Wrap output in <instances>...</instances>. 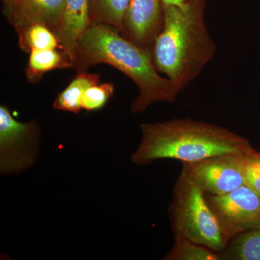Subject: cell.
<instances>
[{"label": "cell", "instance_id": "1", "mask_svg": "<svg viewBox=\"0 0 260 260\" xmlns=\"http://www.w3.org/2000/svg\"><path fill=\"white\" fill-rule=\"evenodd\" d=\"M142 140L131 161L146 166L156 160L173 159L182 162L254 151L250 143L226 128L189 119L140 124Z\"/></svg>", "mask_w": 260, "mask_h": 260}, {"label": "cell", "instance_id": "2", "mask_svg": "<svg viewBox=\"0 0 260 260\" xmlns=\"http://www.w3.org/2000/svg\"><path fill=\"white\" fill-rule=\"evenodd\" d=\"M205 0L164 8V25L155 40L153 62L179 92L201 73L216 47L205 22Z\"/></svg>", "mask_w": 260, "mask_h": 260}, {"label": "cell", "instance_id": "3", "mask_svg": "<svg viewBox=\"0 0 260 260\" xmlns=\"http://www.w3.org/2000/svg\"><path fill=\"white\" fill-rule=\"evenodd\" d=\"M77 54L85 64L111 65L136 84L139 94L131 105L134 114L144 112L155 102H173L180 93L170 80L158 74L146 49L126 40L104 24L89 26L80 38Z\"/></svg>", "mask_w": 260, "mask_h": 260}, {"label": "cell", "instance_id": "4", "mask_svg": "<svg viewBox=\"0 0 260 260\" xmlns=\"http://www.w3.org/2000/svg\"><path fill=\"white\" fill-rule=\"evenodd\" d=\"M169 213L174 239L185 238L218 253L230 240L205 191L182 171L173 189Z\"/></svg>", "mask_w": 260, "mask_h": 260}, {"label": "cell", "instance_id": "5", "mask_svg": "<svg viewBox=\"0 0 260 260\" xmlns=\"http://www.w3.org/2000/svg\"><path fill=\"white\" fill-rule=\"evenodd\" d=\"M40 134L32 121L22 123L8 108L0 107V172L20 174L34 165L39 155Z\"/></svg>", "mask_w": 260, "mask_h": 260}, {"label": "cell", "instance_id": "6", "mask_svg": "<svg viewBox=\"0 0 260 260\" xmlns=\"http://www.w3.org/2000/svg\"><path fill=\"white\" fill-rule=\"evenodd\" d=\"M246 154H228L182 162L185 173L206 194L221 195L244 185V157Z\"/></svg>", "mask_w": 260, "mask_h": 260}, {"label": "cell", "instance_id": "7", "mask_svg": "<svg viewBox=\"0 0 260 260\" xmlns=\"http://www.w3.org/2000/svg\"><path fill=\"white\" fill-rule=\"evenodd\" d=\"M205 195L230 239L239 233L260 226V196L246 184L226 194Z\"/></svg>", "mask_w": 260, "mask_h": 260}, {"label": "cell", "instance_id": "8", "mask_svg": "<svg viewBox=\"0 0 260 260\" xmlns=\"http://www.w3.org/2000/svg\"><path fill=\"white\" fill-rule=\"evenodd\" d=\"M161 0H130L124 17V28L132 42L141 47L156 39L164 25Z\"/></svg>", "mask_w": 260, "mask_h": 260}, {"label": "cell", "instance_id": "9", "mask_svg": "<svg viewBox=\"0 0 260 260\" xmlns=\"http://www.w3.org/2000/svg\"><path fill=\"white\" fill-rule=\"evenodd\" d=\"M89 10L90 0H65L62 18L56 28V38L71 61L76 59L80 38L91 25Z\"/></svg>", "mask_w": 260, "mask_h": 260}, {"label": "cell", "instance_id": "10", "mask_svg": "<svg viewBox=\"0 0 260 260\" xmlns=\"http://www.w3.org/2000/svg\"><path fill=\"white\" fill-rule=\"evenodd\" d=\"M65 0H23L15 10V26L27 28L34 24L59 26L64 13Z\"/></svg>", "mask_w": 260, "mask_h": 260}, {"label": "cell", "instance_id": "11", "mask_svg": "<svg viewBox=\"0 0 260 260\" xmlns=\"http://www.w3.org/2000/svg\"><path fill=\"white\" fill-rule=\"evenodd\" d=\"M219 255L220 260H260V226L233 237Z\"/></svg>", "mask_w": 260, "mask_h": 260}, {"label": "cell", "instance_id": "12", "mask_svg": "<svg viewBox=\"0 0 260 260\" xmlns=\"http://www.w3.org/2000/svg\"><path fill=\"white\" fill-rule=\"evenodd\" d=\"M99 78L97 75L80 73L58 95L53 108L78 114L83 109L82 102L84 94L90 86L98 83Z\"/></svg>", "mask_w": 260, "mask_h": 260}, {"label": "cell", "instance_id": "13", "mask_svg": "<svg viewBox=\"0 0 260 260\" xmlns=\"http://www.w3.org/2000/svg\"><path fill=\"white\" fill-rule=\"evenodd\" d=\"M164 260H220L219 253L185 238H175Z\"/></svg>", "mask_w": 260, "mask_h": 260}, {"label": "cell", "instance_id": "14", "mask_svg": "<svg viewBox=\"0 0 260 260\" xmlns=\"http://www.w3.org/2000/svg\"><path fill=\"white\" fill-rule=\"evenodd\" d=\"M95 16L98 20L124 31V17L130 0H92Z\"/></svg>", "mask_w": 260, "mask_h": 260}, {"label": "cell", "instance_id": "15", "mask_svg": "<svg viewBox=\"0 0 260 260\" xmlns=\"http://www.w3.org/2000/svg\"><path fill=\"white\" fill-rule=\"evenodd\" d=\"M25 39L28 47L32 49L46 50L55 49L58 46V39L46 25L37 23L27 27Z\"/></svg>", "mask_w": 260, "mask_h": 260}, {"label": "cell", "instance_id": "16", "mask_svg": "<svg viewBox=\"0 0 260 260\" xmlns=\"http://www.w3.org/2000/svg\"><path fill=\"white\" fill-rule=\"evenodd\" d=\"M63 59L55 49H32L29 59V68L32 73H44L60 68Z\"/></svg>", "mask_w": 260, "mask_h": 260}, {"label": "cell", "instance_id": "17", "mask_svg": "<svg viewBox=\"0 0 260 260\" xmlns=\"http://www.w3.org/2000/svg\"><path fill=\"white\" fill-rule=\"evenodd\" d=\"M114 94V85L104 83L92 85L84 94L82 107L86 111L102 109Z\"/></svg>", "mask_w": 260, "mask_h": 260}, {"label": "cell", "instance_id": "18", "mask_svg": "<svg viewBox=\"0 0 260 260\" xmlns=\"http://www.w3.org/2000/svg\"><path fill=\"white\" fill-rule=\"evenodd\" d=\"M244 184L260 196V155L254 150L246 154L243 164Z\"/></svg>", "mask_w": 260, "mask_h": 260}, {"label": "cell", "instance_id": "19", "mask_svg": "<svg viewBox=\"0 0 260 260\" xmlns=\"http://www.w3.org/2000/svg\"><path fill=\"white\" fill-rule=\"evenodd\" d=\"M187 1L188 0H161V3L162 7L169 6V5L181 6Z\"/></svg>", "mask_w": 260, "mask_h": 260}, {"label": "cell", "instance_id": "20", "mask_svg": "<svg viewBox=\"0 0 260 260\" xmlns=\"http://www.w3.org/2000/svg\"><path fill=\"white\" fill-rule=\"evenodd\" d=\"M23 1V0H6V3H8L10 7L14 8L15 10L19 6V5Z\"/></svg>", "mask_w": 260, "mask_h": 260}, {"label": "cell", "instance_id": "21", "mask_svg": "<svg viewBox=\"0 0 260 260\" xmlns=\"http://www.w3.org/2000/svg\"><path fill=\"white\" fill-rule=\"evenodd\" d=\"M259 155H260V153H259Z\"/></svg>", "mask_w": 260, "mask_h": 260}]
</instances>
